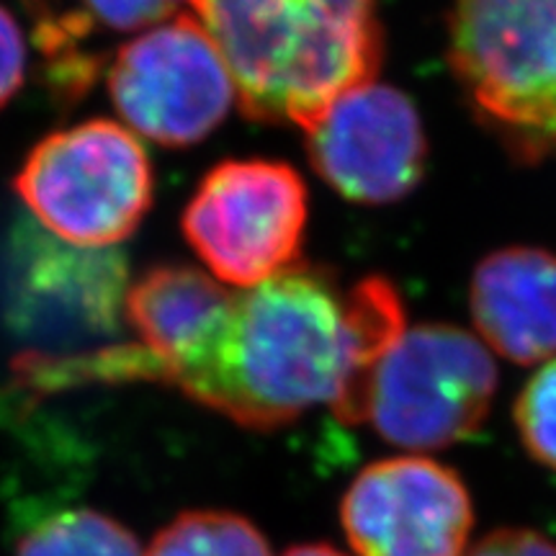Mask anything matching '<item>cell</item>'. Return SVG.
Masks as SVG:
<instances>
[{"label": "cell", "instance_id": "1", "mask_svg": "<svg viewBox=\"0 0 556 556\" xmlns=\"http://www.w3.org/2000/svg\"><path fill=\"white\" fill-rule=\"evenodd\" d=\"M402 332L405 304L387 278L343 287L332 270L296 263L235 291L168 384L250 430L283 428L319 405L340 417Z\"/></svg>", "mask_w": 556, "mask_h": 556}, {"label": "cell", "instance_id": "2", "mask_svg": "<svg viewBox=\"0 0 556 556\" xmlns=\"http://www.w3.org/2000/svg\"><path fill=\"white\" fill-rule=\"evenodd\" d=\"M219 47L242 114L309 131L348 90L377 78V0H189Z\"/></svg>", "mask_w": 556, "mask_h": 556}, {"label": "cell", "instance_id": "3", "mask_svg": "<svg viewBox=\"0 0 556 556\" xmlns=\"http://www.w3.org/2000/svg\"><path fill=\"white\" fill-rule=\"evenodd\" d=\"M448 60L513 157H556V0H454Z\"/></svg>", "mask_w": 556, "mask_h": 556}, {"label": "cell", "instance_id": "4", "mask_svg": "<svg viewBox=\"0 0 556 556\" xmlns=\"http://www.w3.org/2000/svg\"><path fill=\"white\" fill-rule=\"evenodd\" d=\"M497 392L490 348L454 325H415L387 348L338 417L402 451H438L482 426Z\"/></svg>", "mask_w": 556, "mask_h": 556}, {"label": "cell", "instance_id": "5", "mask_svg": "<svg viewBox=\"0 0 556 556\" xmlns=\"http://www.w3.org/2000/svg\"><path fill=\"white\" fill-rule=\"evenodd\" d=\"M13 189L52 238L111 250L152 204V165L122 124L90 119L45 137L21 165Z\"/></svg>", "mask_w": 556, "mask_h": 556}, {"label": "cell", "instance_id": "6", "mask_svg": "<svg viewBox=\"0 0 556 556\" xmlns=\"http://www.w3.org/2000/svg\"><path fill=\"white\" fill-rule=\"evenodd\" d=\"M307 186L278 160H225L184 212V235L219 283L253 289L294 268L307 229Z\"/></svg>", "mask_w": 556, "mask_h": 556}, {"label": "cell", "instance_id": "7", "mask_svg": "<svg viewBox=\"0 0 556 556\" xmlns=\"http://www.w3.org/2000/svg\"><path fill=\"white\" fill-rule=\"evenodd\" d=\"M109 93L122 119L163 148L199 144L238 99L219 47L184 13L114 52Z\"/></svg>", "mask_w": 556, "mask_h": 556}, {"label": "cell", "instance_id": "8", "mask_svg": "<svg viewBox=\"0 0 556 556\" xmlns=\"http://www.w3.org/2000/svg\"><path fill=\"white\" fill-rule=\"evenodd\" d=\"M358 556H464L475 526L467 486L428 456L368 464L340 505Z\"/></svg>", "mask_w": 556, "mask_h": 556}, {"label": "cell", "instance_id": "9", "mask_svg": "<svg viewBox=\"0 0 556 556\" xmlns=\"http://www.w3.org/2000/svg\"><path fill=\"white\" fill-rule=\"evenodd\" d=\"M304 137L312 168L353 204H394L426 170L428 142L415 103L377 80L340 96Z\"/></svg>", "mask_w": 556, "mask_h": 556}, {"label": "cell", "instance_id": "10", "mask_svg": "<svg viewBox=\"0 0 556 556\" xmlns=\"http://www.w3.org/2000/svg\"><path fill=\"white\" fill-rule=\"evenodd\" d=\"M127 263L116 250H88L21 229L13 250L11 315L29 336L111 332L124 315Z\"/></svg>", "mask_w": 556, "mask_h": 556}, {"label": "cell", "instance_id": "11", "mask_svg": "<svg viewBox=\"0 0 556 556\" xmlns=\"http://www.w3.org/2000/svg\"><path fill=\"white\" fill-rule=\"evenodd\" d=\"M471 319L479 340L513 364L556 358V255L541 248H503L471 278Z\"/></svg>", "mask_w": 556, "mask_h": 556}, {"label": "cell", "instance_id": "12", "mask_svg": "<svg viewBox=\"0 0 556 556\" xmlns=\"http://www.w3.org/2000/svg\"><path fill=\"white\" fill-rule=\"evenodd\" d=\"M45 83L60 103H75L99 83L109 54L101 45L155 29L189 0H24Z\"/></svg>", "mask_w": 556, "mask_h": 556}, {"label": "cell", "instance_id": "13", "mask_svg": "<svg viewBox=\"0 0 556 556\" xmlns=\"http://www.w3.org/2000/svg\"><path fill=\"white\" fill-rule=\"evenodd\" d=\"M144 556H274L248 518L222 510L184 513L152 539Z\"/></svg>", "mask_w": 556, "mask_h": 556}, {"label": "cell", "instance_id": "14", "mask_svg": "<svg viewBox=\"0 0 556 556\" xmlns=\"http://www.w3.org/2000/svg\"><path fill=\"white\" fill-rule=\"evenodd\" d=\"M16 556H144L135 533L96 510H67L41 520L18 541Z\"/></svg>", "mask_w": 556, "mask_h": 556}, {"label": "cell", "instance_id": "15", "mask_svg": "<svg viewBox=\"0 0 556 556\" xmlns=\"http://www.w3.org/2000/svg\"><path fill=\"white\" fill-rule=\"evenodd\" d=\"M513 413L528 454L556 471V358L526 381Z\"/></svg>", "mask_w": 556, "mask_h": 556}, {"label": "cell", "instance_id": "16", "mask_svg": "<svg viewBox=\"0 0 556 556\" xmlns=\"http://www.w3.org/2000/svg\"><path fill=\"white\" fill-rule=\"evenodd\" d=\"M26 41L16 18L0 5V109L24 86Z\"/></svg>", "mask_w": 556, "mask_h": 556}, {"label": "cell", "instance_id": "17", "mask_svg": "<svg viewBox=\"0 0 556 556\" xmlns=\"http://www.w3.org/2000/svg\"><path fill=\"white\" fill-rule=\"evenodd\" d=\"M464 556H556V544L528 528H500L469 546Z\"/></svg>", "mask_w": 556, "mask_h": 556}, {"label": "cell", "instance_id": "18", "mask_svg": "<svg viewBox=\"0 0 556 556\" xmlns=\"http://www.w3.org/2000/svg\"><path fill=\"white\" fill-rule=\"evenodd\" d=\"M283 556H345V554H340L338 548L325 546V544H304V546L289 548Z\"/></svg>", "mask_w": 556, "mask_h": 556}]
</instances>
